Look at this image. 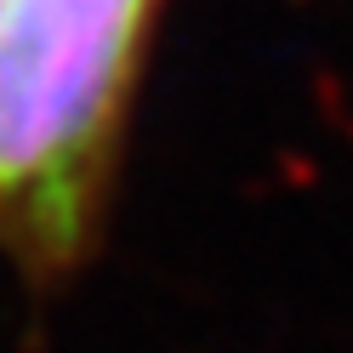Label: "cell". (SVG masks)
I'll list each match as a JSON object with an SVG mask.
<instances>
[{"instance_id": "6da1fadb", "label": "cell", "mask_w": 353, "mask_h": 353, "mask_svg": "<svg viewBox=\"0 0 353 353\" xmlns=\"http://www.w3.org/2000/svg\"><path fill=\"white\" fill-rule=\"evenodd\" d=\"M160 0H0V251L29 285L69 279L108 183Z\"/></svg>"}]
</instances>
